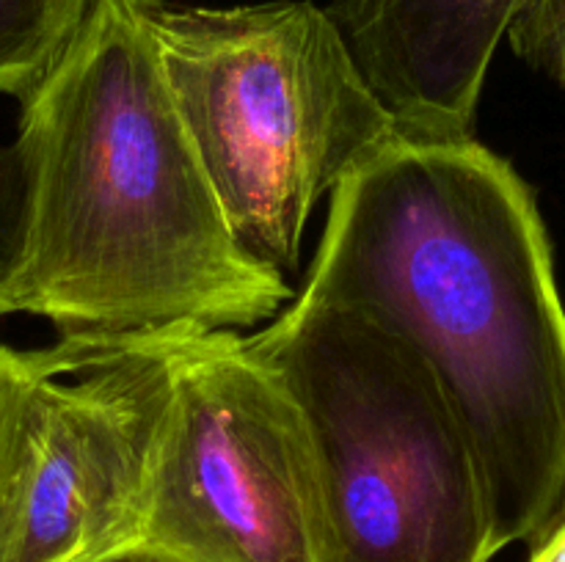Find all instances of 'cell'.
Wrapping results in <instances>:
<instances>
[{
  "label": "cell",
  "mask_w": 565,
  "mask_h": 562,
  "mask_svg": "<svg viewBox=\"0 0 565 562\" xmlns=\"http://www.w3.org/2000/svg\"><path fill=\"white\" fill-rule=\"evenodd\" d=\"M301 295L406 336L467 430L497 540L565 518V306L539 202L478 138L397 136L331 191Z\"/></svg>",
  "instance_id": "cell-1"
},
{
  "label": "cell",
  "mask_w": 565,
  "mask_h": 562,
  "mask_svg": "<svg viewBox=\"0 0 565 562\" xmlns=\"http://www.w3.org/2000/svg\"><path fill=\"white\" fill-rule=\"evenodd\" d=\"M154 0H92L75 42L22 99L28 180L17 312L64 342L257 325L292 301L232 235L154 47Z\"/></svg>",
  "instance_id": "cell-2"
},
{
  "label": "cell",
  "mask_w": 565,
  "mask_h": 562,
  "mask_svg": "<svg viewBox=\"0 0 565 562\" xmlns=\"http://www.w3.org/2000/svg\"><path fill=\"white\" fill-rule=\"evenodd\" d=\"M296 406L320 562H491L467 430L417 347L375 314L298 295L246 336Z\"/></svg>",
  "instance_id": "cell-3"
},
{
  "label": "cell",
  "mask_w": 565,
  "mask_h": 562,
  "mask_svg": "<svg viewBox=\"0 0 565 562\" xmlns=\"http://www.w3.org/2000/svg\"><path fill=\"white\" fill-rule=\"evenodd\" d=\"M149 25L237 246L285 279L298 273L315 204L397 138L340 28L312 0H154Z\"/></svg>",
  "instance_id": "cell-4"
},
{
  "label": "cell",
  "mask_w": 565,
  "mask_h": 562,
  "mask_svg": "<svg viewBox=\"0 0 565 562\" xmlns=\"http://www.w3.org/2000/svg\"><path fill=\"white\" fill-rule=\"evenodd\" d=\"M136 556L320 562L312 463L285 386L232 328L163 336Z\"/></svg>",
  "instance_id": "cell-5"
},
{
  "label": "cell",
  "mask_w": 565,
  "mask_h": 562,
  "mask_svg": "<svg viewBox=\"0 0 565 562\" xmlns=\"http://www.w3.org/2000/svg\"><path fill=\"white\" fill-rule=\"evenodd\" d=\"M28 361L0 488V562L132 560L166 397L163 336L58 339Z\"/></svg>",
  "instance_id": "cell-6"
},
{
  "label": "cell",
  "mask_w": 565,
  "mask_h": 562,
  "mask_svg": "<svg viewBox=\"0 0 565 562\" xmlns=\"http://www.w3.org/2000/svg\"><path fill=\"white\" fill-rule=\"evenodd\" d=\"M535 0H331L364 80L408 141L475 136L491 61Z\"/></svg>",
  "instance_id": "cell-7"
},
{
  "label": "cell",
  "mask_w": 565,
  "mask_h": 562,
  "mask_svg": "<svg viewBox=\"0 0 565 562\" xmlns=\"http://www.w3.org/2000/svg\"><path fill=\"white\" fill-rule=\"evenodd\" d=\"M92 0H0V94L28 99L86 22Z\"/></svg>",
  "instance_id": "cell-8"
},
{
  "label": "cell",
  "mask_w": 565,
  "mask_h": 562,
  "mask_svg": "<svg viewBox=\"0 0 565 562\" xmlns=\"http://www.w3.org/2000/svg\"><path fill=\"white\" fill-rule=\"evenodd\" d=\"M28 180L17 147H0V317L17 312V284L25 262Z\"/></svg>",
  "instance_id": "cell-9"
},
{
  "label": "cell",
  "mask_w": 565,
  "mask_h": 562,
  "mask_svg": "<svg viewBox=\"0 0 565 562\" xmlns=\"http://www.w3.org/2000/svg\"><path fill=\"white\" fill-rule=\"evenodd\" d=\"M513 53L565 91V0H535L508 31Z\"/></svg>",
  "instance_id": "cell-10"
},
{
  "label": "cell",
  "mask_w": 565,
  "mask_h": 562,
  "mask_svg": "<svg viewBox=\"0 0 565 562\" xmlns=\"http://www.w3.org/2000/svg\"><path fill=\"white\" fill-rule=\"evenodd\" d=\"M28 378H31L28 350H14L6 342H0V488H3L17 413H20V402L22 395H25Z\"/></svg>",
  "instance_id": "cell-11"
},
{
  "label": "cell",
  "mask_w": 565,
  "mask_h": 562,
  "mask_svg": "<svg viewBox=\"0 0 565 562\" xmlns=\"http://www.w3.org/2000/svg\"><path fill=\"white\" fill-rule=\"evenodd\" d=\"M530 562H565V518L535 549H530Z\"/></svg>",
  "instance_id": "cell-12"
},
{
  "label": "cell",
  "mask_w": 565,
  "mask_h": 562,
  "mask_svg": "<svg viewBox=\"0 0 565 562\" xmlns=\"http://www.w3.org/2000/svg\"><path fill=\"white\" fill-rule=\"evenodd\" d=\"M127 562H163V560H154V556H132V560Z\"/></svg>",
  "instance_id": "cell-13"
}]
</instances>
